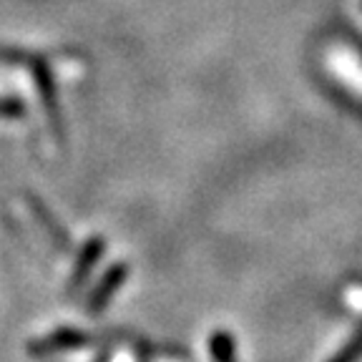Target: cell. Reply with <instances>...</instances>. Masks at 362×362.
Wrapping results in <instances>:
<instances>
[{
	"mask_svg": "<svg viewBox=\"0 0 362 362\" xmlns=\"http://www.w3.org/2000/svg\"><path fill=\"white\" fill-rule=\"evenodd\" d=\"M211 352H214V360L216 362H234L232 337H229L226 332L214 334V339H211Z\"/></svg>",
	"mask_w": 362,
	"mask_h": 362,
	"instance_id": "7a4b0ae2",
	"label": "cell"
},
{
	"mask_svg": "<svg viewBox=\"0 0 362 362\" xmlns=\"http://www.w3.org/2000/svg\"><path fill=\"white\" fill-rule=\"evenodd\" d=\"M329 66L352 90H357L362 96V63L347 48H334L329 53Z\"/></svg>",
	"mask_w": 362,
	"mask_h": 362,
	"instance_id": "6da1fadb",
	"label": "cell"
},
{
	"mask_svg": "<svg viewBox=\"0 0 362 362\" xmlns=\"http://www.w3.org/2000/svg\"><path fill=\"white\" fill-rule=\"evenodd\" d=\"M360 355H362V327L357 329L355 334H352L350 342H347V345L342 347V350H339L329 362H355Z\"/></svg>",
	"mask_w": 362,
	"mask_h": 362,
	"instance_id": "3957f363",
	"label": "cell"
}]
</instances>
